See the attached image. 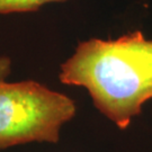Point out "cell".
Returning a JSON list of instances; mask_svg holds the SVG:
<instances>
[{
    "instance_id": "obj_4",
    "label": "cell",
    "mask_w": 152,
    "mask_h": 152,
    "mask_svg": "<svg viewBox=\"0 0 152 152\" xmlns=\"http://www.w3.org/2000/svg\"><path fill=\"white\" fill-rule=\"evenodd\" d=\"M10 72V60L8 58H0V78L5 79Z\"/></svg>"
},
{
    "instance_id": "obj_3",
    "label": "cell",
    "mask_w": 152,
    "mask_h": 152,
    "mask_svg": "<svg viewBox=\"0 0 152 152\" xmlns=\"http://www.w3.org/2000/svg\"><path fill=\"white\" fill-rule=\"evenodd\" d=\"M58 1L65 0H0V14L33 11L49 2Z\"/></svg>"
},
{
    "instance_id": "obj_2",
    "label": "cell",
    "mask_w": 152,
    "mask_h": 152,
    "mask_svg": "<svg viewBox=\"0 0 152 152\" xmlns=\"http://www.w3.org/2000/svg\"><path fill=\"white\" fill-rule=\"evenodd\" d=\"M76 110L70 97L38 82L0 78V150L29 142L56 143Z\"/></svg>"
},
{
    "instance_id": "obj_1",
    "label": "cell",
    "mask_w": 152,
    "mask_h": 152,
    "mask_svg": "<svg viewBox=\"0 0 152 152\" xmlns=\"http://www.w3.org/2000/svg\"><path fill=\"white\" fill-rule=\"evenodd\" d=\"M59 79L86 88L95 107L125 130L152 99V39L135 31L115 39L80 42L62 63Z\"/></svg>"
}]
</instances>
